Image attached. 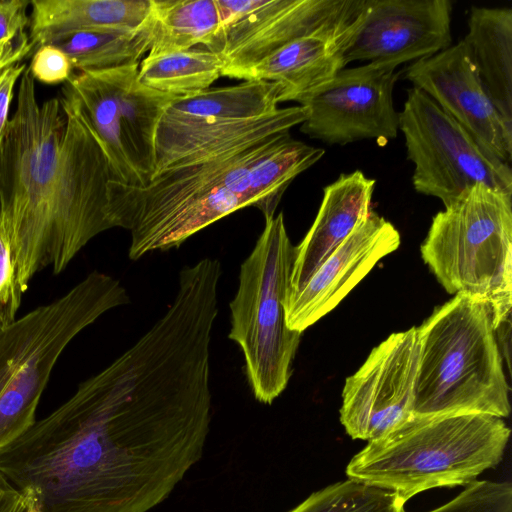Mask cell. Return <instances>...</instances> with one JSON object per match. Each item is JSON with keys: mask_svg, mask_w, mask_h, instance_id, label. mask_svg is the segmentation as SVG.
Masks as SVG:
<instances>
[{"mask_svg": "<svg viewBox=\"0 0 512 512\" xmlns=\"http://www.w3.org/2000/svg\"><path fill=\"white\" fill-rule=\"evenodd\" d=\"M451 13L449 0H365L344 63L396 69L443 51L451 46Z\"/></svg>", "mask_w": 512, "mask_h": 512, "instance_id": "13", "label": "cell"}, {"mask_svg": "<svg viewBox=\"0 0 512 512\" xmlns=\"http://www.w3.org/2000/svg\"><path fill=\"white\" fill-rule=\"evenodd\" d=\"M150 44L149 17L147 24L138 30H83L52 45L68 56L73 69L83 72L138 66Z\"/></svg>", "mask_w": 512, "mask_h": 512, "instance_id": "23", "label": "cell"}, {"mask_svg": "<svg viewBox=\"0 0 512 512\" xmlns=\"http://www.w3.org/2000/svg\"><path fill=\"white\" fill-rule=\"evenodd\" d=\"M405 77L483 148L509 163L512 126L505 122L486 92L462 40L415 61L407 67Z\"/></svg>", "mask_w": 512, "mask_h": 512, "instance_id": "14", "label": "cell"}, {"mask_svg": "<svg viewBox=\"0 0 512 512\" xmlns=\"http://www.w3.org/2000/svg\"><path fill=\"white\" fill-rule=\"evenodd\" d=\"M400 234L373 211L320 265L304 287L285 298L287 327L302 333L333 310L380 259L400 245Z\"/></svg>", "mask_w": 512, "mask_h": 512, "instance_id": "15", "label": "cell"}, {"mask_svg": "<svg viewBox=\"0 0 512 512\" xmlns=\"http://www.w3.org/2000/svg\"><path fill=\"white\" fill-rule=\"evenodd\" d=\"M428 512H512V486L510 482L475 480L455 498Z\"/></svg>", "mask_w": 512, "mask_h": 512, "instance_id": "26", "label": "cell"}, {"mask_svg": "<svg viewBox=\"0 0 512 512\" xmlns=\"http://www.w3.org/2000/svg\"><path fill=\"white\" fill-rule=\"evenodd\" d=\"M224 63L207 49H190L146 56L138 67L144 86L176 97H190L207 89L222 76Z\"/></svg>", "mask_w": 512, "mask_h": 512, "instance_id": "24", "label": "cell"}, {"mask_svg": "<svg viewBox=\"0 0 512 512\" xmlns=\"http://www.w3.org/2000/svg\"><path fill=\"white\" fill-rule=\"evenodd\" d=\"M375 180L360 170L341 174L323 190L317 216L298 246L285 298L297 294L320 265L370 213Z\"/></svg>", "mask_w": 512, "mask_h": 512, "instance_id": "18", "label": "cell"}, {"mask_svg": "<svg viewBox=\"0 0 512 512\" xmlns=\"http://www.w3.org/2000/svg\"><path fill=\"white\" fill-rule=\"evenodd\" d=\"M417 327L391 334L345 381L340 421L353 439L372 441L413 416Z\"/></svg>", "mask_w": 512, "mask_h": 512, "instance_id": "12", "label": "cell"}, {"mask_svg": "<svg viewBox=\"0 0 512 512\" xmlns=\"http://www.w3.org/2000/svg\"><path fill=\"white\" fill-rule=\"evenodd\" d=\"M221 24L216 0H152L148 56L206 46Z\"/></svg>", "mask_w": 512, "mask_h": 512, "instance_id": "22", "label": "cell"}, {"mask_svg": "<svg viewBox=\"0 0 512 512\" xmlns=\"http://www.w3.org/2000/svg\"><path fill=\"white\" fill-rule=\"evenodd\" d=\"M399 75L395 68L371 63L340 70L298 102L308 108L300 131L329 145L364 139L386 145L399 129L393 102Z\"/></svg>", "mask_w": 512, "mask_h": 512, "instance_id": "11", "label": "cell"}, {"mask_svg": "<svg viewBox=\"0 0 512 512\" xmlns=\"http://www.w3.org/2000/svg\"><path fill=\"white\" fill-rule=\"evenodd\" d=\"M282 86L277 82L244 81L238 85L207 89L170 102L160 118L167 120H247L279 109Z\"/></svg>", "mask_w": 512, "mask_h": 512, "instance_id": "21", "label": "cell"}, {"mask_svg": "<svg viewBox=\"0 0 512 512\" xmlns=\"http://www.w3.org/2000/svg\"><path fill=\"white\" fill-rule=\"evenodd\" d=\"M361 12L348 23L284 45L241 72L236 79L277 82L282 86L280 103L299 102L344 69L343 54L358 26Z\"/></svg>", "mask_w": 512, "mask_h": 512, "instance_id": "17", "label": "cell"}, {"mask_svg": "<svg viewBox=\"0 0 512 512\" xmlns=\"http://www.w3.org/2000/svg\"><path fill=\"white\" fill-rule=\"evenodd\" d=\"M22 294L9 235L0 220V329L16 319Z\"/></svg>", "mask_w": 512, "mask_h": 512, "instance_id": "27", "label": "cell"}, {"mask_svg": "<svg viewBox=\"0 0 512 512\" xmlns=\"http://www.w3.org/2000/svg\"><path fill=\"white\" fill-rule=\"evenodd\" d=\"M462 41L486 92L512 126V9L472 6Z\"/></svg>", "mask_w": 512, "mask_h": 512, "instance_id": "20", "label": "cell"}, {"mask_svg": "<svg viewBox=\"0 0 512 512\" xmlns=\"http://www.w3.org/2000/svg\"><path fill=\"white\" fill-rule=\"evenodd\" d=\"M28 4L30 2L26 0L0 1L1 43H14L28 38L24 33V28L30 22L26 15Z\"/></svg>", "mask_w": 512, "mask_h": 512, "instance_id": "29", "label": "cell"}, {"mask_svg": "<svg viewBox=\"0 0 512 512\" xmlns=\"http://www.w3.org/2000/svg\"><path fill=\"white\" fill-rule=\"evenodd\" d=\"M294 256L283 213L265 218L230 302L229 338L241 349L249 386L263 404L287 387L302 334L287 327L284 308Z\"/></svg>", "mask_w": 512, "mask_h": 512, "instance_id": "7", "label": "cell"}, {"mask_svg": "<svg viewBox=\"0 0 512 512\" xmlns=\"http://www.w3.org/2000/svg\"><path fill=\"white\" fill-rule=\"evenodd\" d=\"M510 432L502 418L486 414L413 415L369 441L346 476L407 502L429 489L475 481L502 460Z\"/></svg>", "mask_w": 512, "mask_h": 512, "instance_id": "3", "label": "cell"}, {"mask_svg": "<svg viewBox=\"0 0 512 512\" xmlns=\"http://www.w3.org/2000/svg\"><path fill=\"white\" fill-rule=\"evenodd\" d=\"M128 303L118 279L93 271L63 296L0 329V449L35 423L52 370L70 342Z\"/></svg>", "mask_w": 512, "mask_h": 512, "instance_id": "5", "label": "cell"}, {"mask_svg": "<svg viewBox=\"0 0 512 512\" xmlns=\"http://www.w3.org/2000/svg\"><path fill=\"white\" fill-rule=\"evenodd\" d=\"M398 121L417 192L444 206L479 183L512 194L509 163L483 148L421 90H408Z\"/></svg>", "mask_w": 512, "mask_h": 512, "instance_id": "9", "label": "cell"}, {"mask_svg": "<svg viewBox=\"0 0 512 512\" xmlns=\"http://www.w3.org/2000/svg\"><path fill=\"white\" fill-rule=\"evenodd\" d=\"M413 415L510 414L499 343L487 306L466 294L434 309L417 327Z\"/></svg>", "mask_w": 512, "mask_h": 512, "instance_id": "4", "label": "cell"}, {"mask_svg": "<svg viewBox=\"0 0 512 512\" xmlns=\"http://www.w3.org/2000/svg\"><path fill=\"white\" fill-rule=\"evenodd\" d=\"M30 42L55 44L91 29L138 30L150 17L152 0H32Z\"/></svg>", "mask_w": 512, "mask_h": 512, "instance_id": "19", "label": "cell"}, {"mask_svg": "<svg viewBox=\"0 0 512 512\" xmlns=\"http://www.w3.org/2000/svg\"><path fill=\"white\" fill-rule=\"evenodd\" d=\"M420 250L447 292L483 302L495 331L510 325L512 194L468 188L433 217Z\"/></svg>", "mask_w": 512, "mask_h": 512, "instance_id": "6", "label": "cell"}, {"mask_svg": "<svg viewBox=\"0 0 512 512\" xmlns=\"http://www.w3.org/2000/svg\"><path fill=\"white\" fill-rule=\"evenodd\" d=\"M26 64H16L0 73V146L9 121V108L15 86L26 69Z\"/></svg>", "mask_w": 512, "mask_h": 512, "instance_id": "31", "label": "cell"}, {"mask_svg": "<svg viewBox=\"0 0 512 512\" xmlns=\"http://www.w3.org/2000/svg\"><path fill=\"white\" fill-rule=\"evenodd\" d=\"M0 146V220L23 293L46 266L59 274L95 236L116 227L104 148L66 85L39 102L27 66Z\"/></svg>", "mask_w": 512, "mask_h": 512, "instance_id": "2", "label": "cell"}, {"mask_svg": "<svg viewBox=\"0 0 512 512\" xmlns=\"http://www.w3.org/2000/svg\"><path fill=\"white\" fill-rule=\"evenodd\" d=\"M28 67L33 78L45 84L68 81L73 75L68 56L52 44L38 47Z\"/></svg>", "mask_w": 512, "mask_h": 512, "instance_id": "28", "label": "cell"}, {"mask_svg": "<svg viewBox=\"0 0 512 512\" xmlns=\"http://www.w3.org/2000/svg\"><path fill=\"white\" fill-rule=\"evenodd\" d=\"M32 50L33 45L29 38L14 43L0 42V73L18 64Z\"/></svg>", "mask_w": 512, "mask_h": 512, "instance_id": "32", "label": "cell"}, {"mask_svg": "<svg viewBox=\"0 0 512 512\" xmlns=\"http://www.w3.org/2000/svg\"><path fill=\"white\" fill-rule=\"evenodd\" d=\"M211 323L171 304L125 352L0 449L36 512H149L202 458Z\"/></svg>", "mask_w": 512, "mask_h": 512, "instance_id": "1", "label": "cell"}, {"mask_svg": "<svg viewBox=\"0 0 512 512\" xmlns=\"http://www.w3.org/2000/svg\"><path fill=\"white\" fill-rule=\"evenodd\" d=\"M307 117L308 108L297 105L247 120L160 118L155 133V175L171 167L211 158L289 132Z\"/></svg>", "mask_w": 512, "mask_h": 512, "instance_id": "16", "label": "cell"}, {"mask_svg": "<svg viewBox=\"0 0 512 512\" xmlns=\"http://www.w3.org/2000/svg\"><path fill=\"white\" fill-rule=\"evenodd\" d=\"M0 512H36L33 493L17 488L1 473Z\"/></svg>", "mask_w": 512, "mask_h": 512, "instance_id": "30", "label": "cell"}, {"mask_svg": "<svg viewBox=\"0 0 512 512\" xmlns=\"http://www.w3.org/2000/svg\"><path fill=\"white\" fill-rule=\"evenodd\" d=\"M365 0H216L221 24L205 49L236 78L284 45L354 20Z\"/></svg>", "mask_w": 512, "mask_h": 512, "instance_id": "10", "label": "cell"}, {"mask_svg": "<svg viewBox=\"0 0 512 512\" xmlns=\"http://www.w3.org/2000/svg\"><path fill=\"white\" fill-rule=\"evenodd\" d=\"M138 66L83 71L67 81L110 162L115 180L146 186L155 176L157 123L173 100L138 80Z\"/></svg>", "mask_w": 512, "mask_h": 512, "instance_id": "8", "label": "cell"}, {"mask_svg": "<svg viewBox=\"0 0 512 512\" xmlns=\"http://www.w3.org/2000/svg\"><path fill=\"white\" fill-rule=\"evenodd\" d=\"M397 494L350 479L318 490L289 512H402Z\"/></svg>", "mask_w": 512, "mask_h": 512, "instance_id": "25", "label": "cell"}]
</instances>
